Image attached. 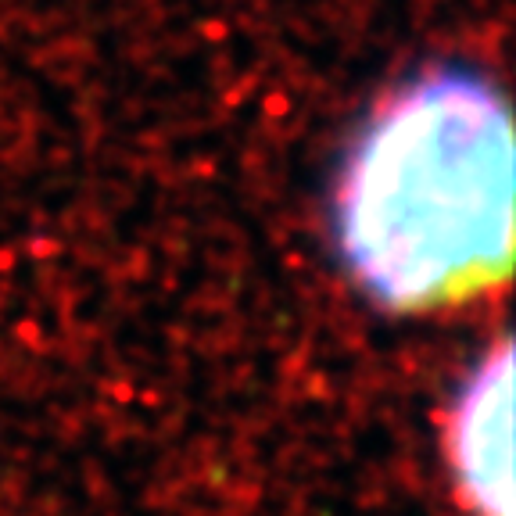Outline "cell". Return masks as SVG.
Here are the masks:
<instances>
[{"label":"cell","instance_id":"obj_1","mask_svg":"<svg viewBox=\"0 0 516 516\" xmlns=\"http://www.w3.org/2000/svg\"><path fill=\"white\" fill-rule=\"evenodd\" d=\"M513 115L466 65H434L362 122L334 187L344 269L384 312H430L513 276Z\"/></svg>","mask_w":516,"mask_h":516},{"label":"cell","instance_id":"obj_2","mask_svg":"<svg viewBox=\"0 0 516 516\" xmlns=\"http://www.w3.org/2000/svg\"><path fill=\"white\" fill-rule=\"evenodd\" d=\"M448 463L470 516H513V344L502 337L448 413Z\"/></svg>","mask_w":516,"mask_h":516}]
</instances>
